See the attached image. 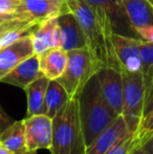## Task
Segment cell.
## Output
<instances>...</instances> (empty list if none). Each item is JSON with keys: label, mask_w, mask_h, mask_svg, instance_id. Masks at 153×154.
<instances>
[{"label": "cell", "mask_w": 153, "mask_h": 154, "mask_svg": "<svg viewBox=\"0 0 153 154\" xmlns=\"http://www.w3.org/2000/svg\"><path fill=\"white\" fill-rule=\"evenodd\" d=\"M122 3L133 32L139 27L153 25V6L148 0H122Z\"/></svg>", "instance_id": "17"}, {"label": "cell", "mask_w": 153, "mask_h": 154, "mask_svg": "<svg viewBox=\"0 0 153 154\" xmlns=\"http://www.w3.org/2000/svg\"><path fill=\"white\" fill-rule=\"evenodd\" d=\"M23 120L25 125L27 150H49L54 135L53 119L47 116L46 114H38L24 118Z\"/></svg>", "instance_id": "8"}, {"label": "cell", "mask_w": 153, "mask_h": 154, "mask_svg": "<svg viewBox=\"0 0 153 154\" xmlns=\"http://www.w3.org/2000/svg\"><path fill=\"white\" fill-rule=\"evenodd\" d=\"M78 100L80 120L88 147L118 116L103 97L96 73L84 85Z\"/></svg>", "instance_id": "2"}, {"label": "cell", "mask_w": 153, "mask_h": 154, "mask_svg": "<svg viewBox=\"0 0 153 154\" xmlns=\"http://www.w3.org/2000/svg\"><path fill=\"white\" fill-rule=\"evenodd\" d=\"M32 39L34 53L38 56L53 47H60V32L57 17L41 22L32 35Z\"/></svg>", "instance_id": "15"}, {"label": "cell", "mask_w": 153, "mask_h": 154, "mask_svg": "<svg viewBox=\"0 0 153 154\" xmlns=\"http://www.w3.org/2000/svg\"><path fill=\"white\" fill-rule=\"evenodd\" d=\"M0 145L16 153L26 150L24 120L15 121L0 135Z\"/></svg>", "instance_id": "20"}, {"label": "cell", "mask_w": 153, "mask_h": 154, "mask_svg": "<svg viewBox=\"0 0 153 154\" xmlns=\"http://www.w3.org/2000/svg\"><path fill=\"white\" fill-rule=\"evenodd\" d=\"M141 147L143 149H145L147 152H149L150 154H153V134L150 135L149 137H147L143 143H142Z\"/></svg>", "instance_id": "29"}, {"label": "cell", "mask_w": 153, "mask_h": 154, "mask_svg": "<svg viewBox=\"0 0 153 154\" xmlns=\"http://www.w3.org/2000/svg\"><path fill=\"white\" fill-rule=\"evenodd\" d=\"M69 95L57 80H49L45 94L44 114L54 119L69 101Z\"/></svg>", "instance_id": "19"}, {"label": "cell", "mask_w": 153, "mask_h": 154, "mask_svg": "<svg viewBox=\"0 0 153 154\" xmlns=\"http://www.w3.org/2000/svg\"><path fill=\"white\" fill-rule=\"evenodd\" d=\"M110 36L113 34L135 37L127 18L122 0H84Z\"/></svg>", "instance_id": "6"}, {"label": "cell", "mask_w": 153, "mask_h": 154, "mask_svg": "<svg viewBox=\"0 0 153 154\" xmlns=\"http://www.w3.org/2000/svg\"><path fill=\"white\" fill-rule=\"evenodd\" d=\"M14 122L15 121L4 111V109L1 107V105H0V135H1L2 132H3L11 124H13Z\"/></svg>", "instance_id": "27"}, {"label": "cell", "mask_w": 153, "mask_h": 154, "mask_svg": "<svg viewBox=\"0 0 153 154\" xmlns=\"http://www.w3.org/2000/svg\"><path fill=\"white\" fill-rule=\"evenodd\" d=\"M19 19L40 24L53 17H58L61 12L48 0H20L15 12Z\"/></svg>", "instance_id": "13"}, {"label": "cell", "mask_w": 153, "mask_h": 154, "mask_svg": "<svg viewBox=\"0 0 153 154\" xmlns=\"http://www.w3.org/2000/svg\"><path fill=\"white\" fill-rule=\"evenodd\" d=\"M68 61L64 73L57 79L69 97H77L87 81L96 75L90 55L86 48L67 51Z\"/></svg>", "instance_id": "5"}, {"label": "cell", "mask_w": 153, "mask_h": 154, "mask_svg": "<svg viewBox=\"0 0 153 154\" xmlns=\"http://www.w3.org/2000/svg\"><path fill=\"white\" fill-rule=\"evenodd\" d=\"M128 132L126 121L120 114L87 147L86 154H106Z\"/></svg>", "instance_id": "12"}, {"label": "cell", "mask_w": 153, "mask_h": 154, "mask_svg": "<svg viewBox=\"0 0 153 154\" xmlns=\"http://www.w3.org/2000/svg\"><path fill=\"white\" fill-rule=\"evenodd\" d=\"M0 154H14V152H12V151L8 150V148H5L4 146L0 145Z\"/></svg>", "instance_id": "33"}, {"label": "cell", "mask_w": 153, "mask_h": 154, "mask_svg": "<svg viewBox=\"0 0 153 154\" xmlns=\"http://www.w3.org/2000/svg\"><path fill=\"white\" fill-rule=\"evenodd\" d=\"M141 145V138L136 132L129 131L106 154H130L136 146Z\"/></svg>", "instance_id": "22"}, {"label": "cell", "mask_w": 153, "mask_h": 154, "mask_svg": "<svg viewBox=\"0 0 153 154\" xmlns=\"http://www.w3.org/2000/svg\"><path fill=\"white\" fill-rule=\"evenodd\" d=\"M20 0H0V14H15Z\"/></svg>", "instance_id": "26"}, {"label": "cell", "mask_w": 153, "mask_h": 154, "mask_svg": "<svg viewBox=\"0 0 153 154\" xmlns=\"http://www.w3.org/2000/svg\"><path fill=\"white\" fill-rule=\"evenodd\" d=\"M48 82L49 80L47 78L41 75L25 88L24 91L27 97V111L25 118L44 114L45 94Z\"/></svg>", "instance_id": "18"}, {"label": "cell", "mask_w": 153, "mask_h": 154, "mask_svg": "<svg viewBox=\"0 0 153 154\" xmlns=\"http://www.w3.org/2000/svg\"><path fill=\"white\" fill-rule=\"evenodd\" d=\"M14 154H37V151H32V150H23V151H19Z\"/></svg>", "instance_id": "34"}, {"label": "cell", "mask_w": 153, "mask_h": 154, "mask_svg": "<svg viewBox=\"0 0 153 154\" xmlns=\"http://www.w3.org/2000/svg\"><path fill=\"white\" fill-rule=\"evenodd\" d=\"M60 32V47L66 51L86 48V38L75 15L70 12L57 17ZM87 49V48H86Z\"/></svg>", "instance_id": "11"}, {"label": "cell", "mask_w": 153, "mask_h": 154, "mask_svg": "<svg viewBox=\"0 0 153 154\" xmlns=\"http://www.w3.org/2000/svg\"><path fill=\"white\" fill-rule=\"evenodd\" d=\"M134 35L144 42L153 44V25H147L134 29Z\"/></svg>", "instance_id": "25"}, {"label": "cell", "mask_w": 153, "mask_h": 154, "mask_svg": "<svg viewBox=\"0 0 153 154\" xmlns=\"http://www.w3.org/2000/svg\"><path fill=\"white\" fill-rule=\"evenodd\" d=\"M43 75L40 71L39 56L34 54L18 64L13 70H11L5 77L1 79V83L13 85L25 90V88L33 83L39 77Z\"/></svg>", "instance_id": "14"}, {"label": "cell", "mask_w": 153, "mask_h": 154, "mask_svg": "<svg viewBox=\"0 0 153 154\" xmlns=\"http://www.w3.org/2000/svg\"><path fill=\"white\" fill-rule=\"evenodd\" d=\"M68 12L72 13L86 38V48L90 55L96 73L104 67L118 68L112 36L108 35L84 0H65Z\"/></svg>", "instance_id": "1"}, {"label": "cell", "mask_w": 153, "mask_h": 154, "mask_svg": "<svg viewBox=\"0 0 153 154\" xmlns=\"http://www.w3.org/2000/svg\"><path fill=\"white\" fill-rule=\"evenodd\" d=\"M48 1H50V2H51V0H48Z\"/></svg>", "instance_id": "36"}, {"label": "cell", "mask_w": 153, "mask_h": 154, "mask_svg": "<svg viewBox=\"0 0 153 154\" xmlns=\"http://www.w3.org/2000/svg\"><path fill=\"white\" fill-rule=\"evenodd\" d=\"M15 16H16V14H0V21L13 18V17H15Z\"/></svg>", "instance_id": "32"}, {"label": "cell", "mask_w": 153, "mask_h": 154, "mask_svg": "<svg viewBox=\"0 0 153 154\" xmlns=\"http://www.w3.org/2000/svg\"><path fill=\"white\" fill-rule=\"evenodd\" d=\"M123 75V111L128 130L136 132L143 120L146 90L142 71Z\"/></svg>", "instance_id": "4"}, {"label": "cell", "mask_w": 153, "mask_h": 154, "mask_svg": "<svg viewBox=\"0 0 153 154\" xmlns=\"http://www.w3.org/2000/svg\"><path fill=\"white\" fill-rule=\"evenodd\" d=\"M54 135L51 154H86L87 145L79 112L78 95L70 97L53 119Z\"/></svg>", "instance_id": "3"}, {"label": "cell", "mask_w": 153, "mask_h": 154, "mask_svg": "<svg viewBox=\"0 0 153 154\" xmlns=\"http://www.w3.org/2000/svg\"><path fill=\"white\" fill-rule=\"evenodd\" d=\"M113 49L118 67L122 73H133L142 71V44L137 37L112 35Z\"/></svg>", "instance_id": "7"}, {"label": "cell", "mask_w": 153, "mask_h": 154, "mask_svg": "<svg viewBox=\"0 0 153 154\" xmlns=\"http://www.w3.org/2000/svg\"><path fill=\"white\" fill-rule=\"evenodd\" d=\"M26 24H35V23L29 22V21H24L19 19L17 16L13 17V18L6 19V20L0 21V38L3 36L8 31L11 29H14L16 26H20V25H26Z\"/></svg>", "instance_id": "24"}, {"label": "cell", "mask_w": 153, "mask_h": 154, "mask_svg": "<svg viewBox=\"0 0 153 154\" xmlns=\"http://www.w3.org/2000/svg\"><path fill=\"white\" fill-rule=\"evenodd\" d=\"M136 133L141 138V145L146 138L153 134V109L142 120Z\"/></svg>", "instance_id": "23"}, {"label": "cell", "mask_w": 153, "mask_h": 154, "mask_svg": "<svg viewBox=\"0 0 153 154\" xmlns=\"http://www.w3.org/2000/svg\"><path fill=\"white\" fill-rule=\"evenodd\" d=\"M67 51L61 47H53L39 56L40 71L48 80H57L67 66Z\"/></svg>", "instance_id": "16"}, {"label": "cell", "mask_w": 153, "mask_h": 154, "mask_svg": "<svg viewBox=\"0 0 153 154\" xmlns=\"http://www.w3.org/2000/svg\"><path fill=\"white\" fill-rule=\"evenodd\" d=\"M51 2H53V3L55 4L58 8H59L60 12H61V14L68 12L67 8H66V4H65V0H51Z\"/></svg>", "instance_id": "30"}, {"label": "cell", "mask_w": 153, "mask_h": 154, "mask_svg": "<svg viewBox=\"0 0 153 154\" xmlns=\"http://www.w3.org/2000/svg\"><path fill=\"white\" fill-rule=\"evenodd\" d=\"M142 75L144 79L146 94L153 83V44L143 41L142 44Z\"/></svg>", "instance_id": "21"}, {"label": "cell", "mask_w": 153, "mask_h": 154, "mask_svg": "<svg viewBox=\"0 0 153 154\" xmlns=\"http://www.w3.org/2000/svg\"><path fill=\"white\" fill-rule=\"evenodd\" d=\"M152 109H153V83H152L151 87H150V89L148 90L147 94H146L145 105H144V111H143V119L145 118Z\"/></svg>", "instance_id": "28"}, {"label": "cell", "mask_w": 153, "mask_h": 154, "mask_svg": "<svg viewBox=\"0 0 153 154\" xmlns=\"http://www.w3.org/2000/svg\"><path fill=\"white\" fill-rule=\"evenodd\" d=\"M103 97L116 116L123 111V75L115 67H104L96 72Z\"/></svg>", "instance_id": "9"}, {"label": "cell", "mask_w": 153, "mask_h": 154, "mask_svg": "<svg viewBox=\"0 0 153 154\" xmlns=\"http://www.w3.org/2000/svg\"><path fill=\"white\" fill-rule=\"evenodd\" d=\"M148 1H149V2H150V3H151V4H152V6H153V0H148Z\"/></svg>", "instance_id": "35"}, {"label": "cell", "mask_w": 153, "mask_h": 154, "mask_svg": "<svg viewBox=\"0 0 153 154\" xmlns=\"http://www.w3.org/2000/svg\"><path fill=\"white\" fill-rule=\"evenodd\" d=\"M130 154H150V153L147 152V151H146L145 149L142 148L141 145H139V146H136L134 149H133L132 151H131Z\"/></svg>", "instance_id": "31"}, {"label": "cell", "mask_w": 153, "mask_h": 154, "mask_svg": "<svg viewBox=\"0 0 153 154\" xmlns=\"http://www.w3.org/2000/svg\"><path fill=\"white\" fill-rule=\"evenodd\" d=\"M32 35L22 37L6 46L0 47V81L17 65L35 54Z\"/></svg>", "instance_id": "10"}]
</instances>
